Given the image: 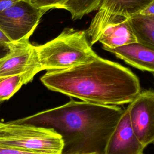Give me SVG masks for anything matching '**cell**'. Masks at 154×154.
<instances>
[{"label": "cell", "mask_w": 154, "mask_h": 154, "mask_svg": "<svg viewBox=\"0 0 154 154\" xmlns=\"http://www.w3.org/2000/svg\"><path fill=\"white\" fill-rule=\"evenodd\" d=\"M13 44L14 43L7 37V35L0 28V45L10 46Z\"/></svg>", "instance_id": "18"}, {"label": "cell", "mask_w": 154, "mask_h": 154, "mask_svg": "<svg viewBox=\"0 0 154 154\" xmlns=\"http://www.w3.org/2000/svg\"><path fill=\"white\" fill-rule=\"evenodd\" d=\"M27 1H30V0H27Z\"/></svg>", "instance_id": "21"}, {"label": "cell", "mask_w": 154, "mask_h": 154, "mask_svg": "<svg viewBox=\"0 0 154 154\" xmlns=\"http://www.w3.org/2000/svg\"><path fill=\"white\" fill-rule=\"evenodd\" d=\"M35 74L28 72L19 75L0 77V102L8 100L24 85L31 81Z\"/></svg>", "instance_id": "13"}, {"label": "cell", "mask_w": 154, "mask_h": 154, "mask_svg": "<svg viewBox=\"0 0 154 154\" xmlns=\"http://www.w3.org/2000/svg\"><path fill=\"white\" fill-rule=\"evenodd\" d=\"M145 148L132 131L126 108L108 140L104 154H143Z\"/></svg>", "instance_id": "9"}, {"label": "cell", "mask_w": 154, "mask_h": 154, "mask_svg": "<svg viewBox=\"0 0 154 154\" xmlns=\"http://www.w3.org/2000/svg\"><path fill=\"white\" fill-rule=\"evenodd\" d=\"M40 71L35 45L29 41L11 45L8 52L0 58V77L28 72L36 75Z\"/></svg>", "instance_id": "8"}, {"label": "cell", "mask_w": 154, "mask_h": 154, "mask_svg": "<svg viewBox=\"0 0 154 154\" xmlns=\"http://www.w3.org/2000/svg\"><path fill=\"white\" fill-rule=\"evenodd\" d=\"M46 11L29 1L20 0L0 12V28L13 43L28 42Z\"/></svg>", "instance_id": "5"}, {"label": "cell", "mask_w": 154, "mask_h": 154, "mask_svg": "<svg viewBox=\"0 0 154 154\" xmlns=\"http://www.w3.org/2000/svg\"><path fill=\"white\" fill-rule=\"evenodd\" d=\"M20 0H0V12L8 8Z\"/></svg>", "instance_id": "17"}, {"label": "cell", "mask_w": 154, "mask_h": 154, "mask_svg": "<svg viewBox=\"0 0 154 154\" xmlns=\"http://www.w3.org/2000/svg\"><path fill=\"white\" fill-rule=\"evenodd\" d=\"M152 2L154 0H102L86 32L90 38V45L98 42L106 26L128 19Z\"/></svg>", "instance_id": "6"}, {"label": "cell", "mask_w": 154, "mask_h": 154, "mask_svg": "<svg viewBox=\"0 0 154 154\" xmlns=\"http://www.w3.org/2000/svg\"><path fill=\"white\" fill-rule=\"evenodd\" d=\"M128 20L137 42L154 49V15L139 13Z\"/></svg>", "instance_id": "12"}, {"label": "cell", "mask_w": 154, "mask_h": 154, "mask_svg": "<svg viewBox=\"0 0 154 154\" xmlns=\"http://www.w3.org/2000/svg\"><path fill=\"white\" fill-rule=\"evenodd\" d=\"M102 0H69L60 8L67 10L73 20L81 19L84 16L98 9Z\"/></svg>", "instance_id": "14"}, {"label": "cell", "mask_w": 154, "mask_h": 154, "mask_svg": "<svg viewBox=\"0 0 154 154\" xmlns=\"http://www.w3.org/2000/svg\"><path fill=\"white\" fill-rule=\"evenodd\" d=\"M140 13L147 15H154V2L147 5L140 12Z\"/></svg>", "instance_id": "19"}, {"label": "cell", "mask_w": 154, "mask_h": 154, "mask_svg": "<svg viewBox=\"0 0 154 154\" xmlns=\"http://www.w3.org/2000/svg\"><path fill=\"white\" fill-rule=\"evenodd\" d=\"M0 154H46L41 152L26 151L14 148L2 147L0 146Z\"/></svg>", "instance_id": "16"}, {"label": "cell", "mask_w": 154, "mask_h": 154, "mask_svg": "<svg viewBox=\"0 0 154 154\" xmlns=\"http://www.w3.org/2000/svg\"><path fill=\"white\" fill-rule=\"evenodd\" d=\"M40 81L51 91L102 105L129 103L141 91L138 77L128 68L99 56L69 69L48 71Z\"/></svg>", "instance_id": "2"}, {"label": "cell", "mask_w": 154, "mask_h": 154, "mask_svg": "<svg viewBox=\"0 0 154 154\" xmlns=\"http://www.w3.org/2000/svg\"><path fill=\"white\" fill-rule=\"evenodd\" d=\"M98 42L102 44L104 49L137 42L128 19L106 26L102 31Z\"/></svg>", "instance_id": "11"}, {"label": "cell", "mask_w": 154, "mask_h": 154, "mask_svg": "<svg viewBox=\"0 0 154 154\" xmlns=\"http://www.w3.org/2000/svg\"><path fill=\"white\" fill-rule=\"evenodd\" d=\"M42 70L69 69L94 60L93 51L85 31L66 28L55 38L35 45Z\"/></svg>", "instance_id": "3"}, {"label": "cell", "mask_w": 154, "mask_h": 154, "mask_svg": "<svg viewBox=\"0 0 154 154\" xmlns=\"http://www.w3.org/2000/svg\"><path fill=\"white\" fill-rule=\"evenodd\" d=\"M9 51V46L0 45V58L4 57Z\"/></svg>", "instance_id": "20"}, {"label": "cell", "mask_w": 154, "mask_h": 154, "mask_svg": "<svg viewBox=\"0 0 154 154\" xmlns=\"http://www.w3.org/2000/svg\"><path fill=\"white\" fill-rule=\"evenodd\" d=\"M0 146L46 154H61V136L54 129L13 121L0 122Z\"/></svg>", "instance_id": "4"}, {"label": "cell", "mask_w": 154, "mask_h": 154, "mask_svg": "<svg viewBox=\"0 0 154 154\" xmlns=\"http://www.w3.org/2000/svg\"><path fill=\"white\" fill-rule=\"evenodd\" d=\"M69 0H30L35 7L49 10L52 8H60L61 7Z\"/></svg>", "instance_id": "15"}, {"label": "cell", "mask_w": 154, "mask_h": 154, "mask_svg": "<svg viewBox=\"0 0 154 154\" xmlns=\"http://www.w3.org/2000/svg\"><path fill=\"white\" fill-rule=\"evenodd\" d=\"M131 128L140 142L146 147L154 141V93L141 91L128 106Z\"/></svg>", "instance_id": "7"}, {"label": "cell", "mask_w": 154, "mask_h": 154, "mask_svg": "<svg viewBox=\"0 0 154 154\" xmlns=\"http://www.w3.org/2000/svg\"><path fill=\"white\" fill-rule=\"evenodd\" d=\"M125 108L71 99L61 106L14 120L54 129L61 137V154H104Z\"/></svg>", "instance_id": "1"}, {"label": "cell", "mask_w": 154, "mask_h": 154, "mask_svg": "<svg viewBox=\"0 0 154 154\" xmlns=\"http://www.w3.org/2000/svg\"><path fill=\"white\" fill-rule=\"evenodd\" d=\"M105 50L114 54L131 66L142 71L154 72V49L134 42Z\"/></svg>", "instance_id": "10"}]
</instances>
